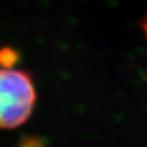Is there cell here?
I'll list each match as a JSON object with an SVG mask.
<instances>
[{
  "label": "cell",
  "instance_id": "cell-1",
  "mask_svg": "<svg viewBox=\"0 0 147 147\" xmlns=\"http://www.w3.org/2000/svg\"><path fill=\"white\" fill-rule=\"evenodd\" d=\"M37 93L30 72L0 66V130H13L33 113Z\"/></svg>",
  "mask_w": 147,
  "mask_h": 147
},
{
  "label": "cell",
  "instance_id": "cell-2",
  "mask_svg": "<svg viewBox=\"0 0 147 147\" xmlns=\"http://www.w3.org/2000/svg\"><path fill=\"white\" fill-rule=\"evenodd\" d=\"M18 60V53L11 48L0 49V66H15Z\"/></svg>",
  "mask_w": 147,
  "mask_h": 147
},
{
  "label": "cell",
  "instance_id": "cell-3",
  "mask_svg": "<svg viewBox=\"0 0 147 147\" xmlns=\"http://www.w3.org/2000/svg\"><path fill=\"white\" fill-rule=\"evenodd\" d=\"M142 30H144L145 34H146V37H147V17L144 20V22H142Z\"/></svg>",
  "mask_w": 147,
  "mask_h": 147
}]
</instances>
